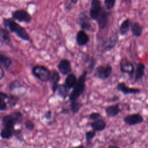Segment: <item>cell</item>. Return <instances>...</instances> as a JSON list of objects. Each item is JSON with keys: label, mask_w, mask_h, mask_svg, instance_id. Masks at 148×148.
I'll return each instance as SVG.
<instances>
[{"label": "cell", "mask_w": 148, "mask_h": 148, "mask_svg": "<svg viewBox=\"0 0 148 148\" xmlns=\"http://www.w3.org/2000/svg\"><path fill=\"white\" fill-rule=\"evenodd\" d=\"M2 23L5 28H8L11 32L15 34L21 40L24 41L29 40V35L26 29L17 23L12 18H3Z\"/></svg>", "instance_id": "obj_1"}, {"label": "cell", "mask_w": 148, "mask_h": 148, "mask_svg": "<svg viewBox=\"0 0 148 148\" xmlns=\"http://www.w3.org/2000/svg\"><path fill=\"white\" fill-rule=\"evenodd\" d=\"M87 75L88 72L87 70H85L77 79L76 83L68 97L71 102L77 101L79 98L83 94L86 88V81Z\"/></svg>", "instance_id": "obj_2"}, {"label": "cell", "mask_w": 148, "mask_h": 148, "mask_svg": "<svg viewBox=\"0 0 148 148\" xmlns=\"http://www.w3.org/2000/svg\"><path fill=\"white\" fill-rule=\"evenodd\" d=\"M23 119V114L21 112L16 111L3 116L2 118V123L3 127L14 129L16 124H20Z\"/></svg>", "instance_id": "obj_3"}, {"label": "cell", "mask_w": 148, "mask_h": 148, "mask_svg": "<svg viewBox=\"0 0 148 148\" xmlns=\"http://www.w3.org/2000/svg\"><path fill=\"white\" fill-rule=\"evenodd\" d=\"M31 72L36 78L42 82H46L49 80L50 71L43 65H36L34 66Z\"/></svg>", "instance_id": "obj_4"}, {"label": "cell", "mask_w": 148, "mask_h": 148, "mask_svg": "<svg viewBox=\"0 0 148 148\" xmlns=\"http://www.w3.org/2000/svg\"><path fill=\"white\" fill-rule=\"evenodd\" d=\"M77 22L82 30L84 31H94L90 22V18L88 17L86 11H82L79 13L77 18Z\"/></svg>", "instance_id": "obj_5"}, {"label": "cell", "mask_w": 148, "mask_h": 148, "mask_svg": "<svg viewBox=\"0 0 148 148\" xmlns=\"http://www.w3.org/2000/svg\"><path fill=\"white\" fill-rule=\"evenodd\" d=\"M112 71V66L109 64L99 65L95 69L94 76L101 80H106L110 77Z\"/></svg>", "instance_id": "obj_6"}, {"label": "cell", "mask_w": 148, "mask_h": 148, "mask_svg": "<svg viewBox=\"0 0 148 148\" xmlns=\"http://www.w3.org/2000/svg\"><path fill=\"white\" fill-rule=\"evenodd\" d=\"M120 69L122 73H126L128 75L130 79H132L135 72L133 64L126 57H123L120 61Z\"/></svg>", "instance_id": "obj_7"}, {"label": "cell", "mask_w": 148, "mask_h": 148, "mask_svg": "<svg viewBox=\"0 0 148 148\" xmlns=\"http://www.w3.org/2000/svg\"><path fill=\"white\" fill-rule=\"evenodd\" d=\"M12 17L14 20H17L19 22L29 23L32 17L30 14L24 9H17L12 13Z\"/></svg>", "instance_id": "obj_8"}, {"label": "cell", "mask_w": 148, "mask_h": 148, "mask_svg": "<svg viewBox=\"0 0 148 148\" xmlns=\"http://www.w3.org/2000/svg\"><path fill=\"white\" fill-rule=\"evenodd\" d=\"M103 6L102 3L98 0H92L91 2V6L89 10V16L91 20H97L100 13H101Z\"/></svg>", "instance_id": "obj_9"}, {"label": "cell", "mask_w": 148, "mask_h": 148, "mask_svg": "<svg viewBox=\"0 0 148 148\" xmlns=\"http://www.w3.org/2000/svg\"><path fill=\"white\" fill-rule=\"evenodd\" d=\"M119 40V34L117 32H113L110 36L105 40L102 45V50L103 51H109L112 50Z\"/></svg>", "instance_id": "obj_10"}, {"label": "cell", "mask_w": 148, "mask_h": 148, "mask_svg": "<svg viewBox=\"0 0 148 148\" xmlns=\"http://www.w3.org/2000/svg\"><path fill=\"white\" fill-rule=\"evenodd\" d=\"M111 14V12L109 10H106L103 8L101 13L97 19V23L98 27L101 29H104L109 23V16Z\"/></svg>", "instance_id": "obj_11"}, {"label": "cell", "mask_w": 148, "mask_h": 148, "mask_svg": "<svg viewBox=\"0 0 148 148\" xmlns=\"http://www.w3.org/2000/svg\"><path fill=\"white\" fill-rule=\"evenodd\" d=\"M123 121L130 126L141 124L143 121V117L139 113H133L127 115L123 119Z\"/></svg>", "instance_id": "obj_12"}, {"label": "cell", "mask_w": 148, "mask_h": 148, "mask_svg": "<svg viewBox=\"0 0 148 148\" xmlns=\"http://www.w3.org/2000/svg\"><path fill=\"white\" fill-rule=\"evenodd\" d=\"M60 79L61 77L60 73L57 71L55 69L50 71L49 81L51 83V89L53 93H55L57 91L58 86L59 85L58 83L60 81Z\"/></svg>", "instance_id": "obj_13"}, {"label": "cell", "mask_w": 148, "mask_h": 148, "mask_svg": "<svg viewBox=\"0 0 148 148\" xmlns=\"http://www.w3.org/2000/svg\"><path fill=\"white\" fill-rule=\"evenodd\" d=\"M116 89L122 92L124 95L128 94H139L140 92V89L135 87H130L127 86L124 82H120L117 84L116 86Z\"/></svg>", "instance_id": "obj_14"}, {"label": "cell", "mask_w": 148, "mask_h": 148, "mask_svg": "<svg viewBox=\"0 0 148 148\" xmlns=\"http://www.w3.org/2000/svg\"><path fill=\"white\" fill-rule=\"evenodd\" d=\"M59 72L63 75H68L71 73L72 66L71 62L67 59H62L57 66Z\"/></svg>", "instance_id": "obj_15"}, {"label": "cell", "mask_w": 148, "mask_h": 148, "mask_svg": "<svg viewBox=\"0 0 148 148\" xmlns=\"http://www.w3.org/2000/svg\"><path fill=\"white\" fill-rule=\"evenodd\" d=\"M90 38L86 31L83 30L79 31L76 35V42L79 46L86 45L89 42Z\"/></svg>", "instance_id": "obj_16"}, {"label": "cell", "mask_w": 148, "mask_h": 148, "mask_svg": "<svg viewBox=\"0 0 148 148\" xmlns=\"http://www.w3.org/2000/svg\"><path fill=\"white\" fill-rule=\"evenodd\" d=\"M121 112V109L120 107V103H117L113 105H109L105 108V113L108 117H113L117 116Z\"/></svg>", "instance_id": "obj_17"}, {"label": "cell", "mask_w": 148, "mask_h": 148, "mask_svg": "<svg viewBox=\"0 0 148 148\" xmlns=\"http://www.w3.org/2000/svg\"><path fill=\"white\" fill-rule=\"evenodd\" d=\"M145 65L142 62H138L136 65V68L135 70V76L134 80L135 82H139L142 80L143 76L145 75Z\"/></svg>", "instance_id": "obj_18"}, {"label": "cell", "mask_w": 148, "mask_h": 148, "mask_svg": "<svg viewBox=\"0 0 148 148\" xmlns=\"http://www.w3.org/2000/svg\"><path fill=\"white\" fill-rule=\"evenodd\" d=\"M92 130L95 132H100L104 130L106 127V123L103 119H98L92 121L91 124Z\"/></svg>", "instance_id": "obj_19"}, {"label": "cell", "mask_w": 148, "mask_h": 148, "mask_svg": "<svg viewBox=\"0 0 148 148\" xmlns=\"http://www.w3.org/2000/svg\"><path fill=\"white\" fill-rule=\"evenodd\" d=\"M130 28L132 35L136 37L141 36L143 32V27L138 21H133L131 23Z\"/></svg>", "instance_id": "obj_20"}, {"label": "cell", "mask_w": 148, "mask_h": 148, "mask_svg": "<svg viewBox=\"0 0 148 148\" xmlns=\"http://www.w3.org/2000/svg\"><path fill=\"white\" fill-rule=\"evenodd\" d=\"M11 41L9 31L0 25V42L3 44H9Z\"/></svg>", "instance_id": "obj_21"}, {"label": "cell", "mask_w": 148, "mask_h": 148, "mask_svg": "<svg viewBox=\"0 0 148 148\" xmlns=\"http://www.w3.org/2000/svg\"><path fill=\"white\" fill-rule=\"evenodd\" d=\"M77 79L76 78L75 75L73 73H71L69 75H68L66 77L65 79L64 84L68 88V90L73 88L76 83Z\"/></svg>", "instance_id": "obj_22"}, {"label": "cell", "mask_w": 148, "mask_h": 148, "mask_svg": "<svg viewBox=\"0 0 148 148\" xmlns=\"http://www.w3.org/2000/svg\"><path fill=\"white\" fill-rule=\"evenodd\" d=\"M12 64V59L0 51V65L6 69H8Z\"/></svg>", "instance_id": "obj_23"}, {"label": "cell", "mask_w": 148, "mask_h": 148, "mask_svg": "<svg viewBox=\"0 0 148 148\" xmlns=\"http://www.w3.org/2000/svg\"><path fill=\"white\" fill-rule=\"evenodd\" d=\"M131 25V21L127 18L124 20L121 24L119 27V33L121 35H125L130 30Z\"/></svg>", "instance_id": "obj_24"}, {"label": "cell", "mask_w": 148, "mask_h": 148, "mask_svg": "<svg viewBox=\"0 0 148 148\" xmlns=\"http://www.w3.org/2000/svg\"><path fill=\"white\" fill-rule=\"evenodd\" d=\"M14 129L3 127L0 131V137L3 139L6 140L11 139L13 136V131Z\"/></svg>", "instance_id": "obj_25"}, {"label": "cell", "mask_w": 148, "mask_h": 148, "mask_svg": "<svg viewBox=\"0 0 148 148\" xmlns=\"http://www.w3.org/2000/svg\"><path fill=\"white\" fill-rule=\"evenodd\" d=\"M69 90L64 84H59L57 90V94L60 97L65 99L69 97Z\"/></svg>", "instance_id": "obj_26"}, {"label": "cell", "mask_w": 148, "mask_h": 148, "mask_svg": "<svg viewBox=\"0 0 148 148\" xmlns=\"http://www.w3.org/2000/svg\"><path fill=\"white\" fill-rule=\"evenodd\" d=\"M9 98V95L6 92L0 91V111H4L7 109L8 104L6 101Z\"/></svg>", "instance_id": "obj_27"}, {"label": "cell", "mask_w": 148, "mask_h": 148, "mask_svg": "<svg viewBox=\"0 0 148 148\" xmlns=\"http://www.w3.org/2000/svg\"><path fill=\"white\" fill-rule=\"evenodd\" d=\"M82 106L83 105L77 101L70 102L69 109L71 110V112H72L73 114L77 113L79 111L80 108L82 107Z\"/></svg>", "instance_id": "obj_28"}, {"label": "cell", "mask_w": 148, "mask_h": 148, "mask_svg": "<svg viewBox=\"0 0 148 148\" xmlns=\"http://www.w3.org/2000/svg\"><path fill=\"white\" fill-rule=\"evenodd\" d=\"M18 101H19V97L18 96L13 95V94H9V98L7 100L8 106L9 105L10 108L14 107L17 104Z\"/></svg>", "instance_id": "obj_29"}, {"label": "cell", "mask_w": 148, "mask_h": 148, "mask_svg": "<svg viewBox=\"0 0 148 148\" xmlns=\"http://www.w3.org/2000/svg\"><path fill=\"white\" fill-rule=\"evenodd\" d=\"M96 136V132L94 130H90L86 132L85 136H86V143L88 146H91L92 145V140Z\"/></svg>", "instance_id": "obj_30"}, {"label": "cell", "mask_w": 148, "mask_h": 148, "mask_svg": "<svg viewBox=\"0 0 148 148\" xmlns=\"http://www.w3.org/2000/svg\"><path fill=\"white\" fill-rule=\"evenodd\" d=\"M77 0H71L66 1L64 4V9L66 11L69 12L72 10L73 7L77 3Z\"/></svg>", "instance_id": "obj_31"}, {"label": "cell", "mask_w": 148, "mask_h": 148, "mask_svg": "<svg viewBox=\"0 0 148 148\" xmlns=\"http://www.w3.org/2000/svg\"><path fill=\"white\" fill-rule=\"evenodd\" d=\"M21 87H23V86L19 82V81L17 80H14L9 84V89L10 91H12L16 88H19Z\"/></svg>", "instance_id": "obj_32"}, {"label": "cell", "mask_w": 148, "mask_h": 148, "mask_svg": "<svg viewBox=\"0 0 148 148\" xmlns=\"http://www.w3.org/2000/svg\"><path fill=\"white\" fill-rule=\"evenodd\" d=\"M24 127L25 128L28 130V131H32L34 130L35 128V124L34 123L30 120H27L24 121Z\"/></svg>", "instance_id": "obj_33"}, {"label": "cell", "mask_w": 148, "mask_h": 148, "mask_svg": "<svg viewBox=\"0 0 148 148\" xmlns=\"http://www.w3.org/2000/svg\"><path fill=\"white\" fill-rule=\"evenodd\" d=\"M13 136L21 142L23 140V135L22 134V130L21 129H14L13 131Z\"/></svg>", "instance_id": "obj_34"}, {"label": "cell", "mask_w": 148, "mask_h": 148, "mask_svg": "<svg viewBox=\"0 0 148 148\" xmlns=\"http://www.w3.org/2000/svg\"><path fill=\"white\" fill-rule=\"evenodd\" d=\"M116 3L115 0H105L104 1V4L105 6L106 9L108 10H110L112 9Z\"/></svg>", "instance_id": "obj_35"}, {"label": "cell", "mask_w": 148, "mask_h": 148, "mask_svg": "<svg viewBox=\"0 0 148 148\" xmlns=\"http://www.w3.org/2000/svg\"><path fill=\"white\" fill-rule=\"evenodd\" d=\"M88 117L90 119L92 120H97L98 119H101L102 118L101 114L99 113L98 112H92L91 114H89Z\"/></svg>", "instance_id": "obj_36"}, {"label": "cell", "mask_w": 148, "mask_h": 148, "mask_svg": "<svg viewBox=\"0 0 148 148\" xmlns=\"http://www.w3.org/2000/svg\"><path fill=\"white\" fill-rule=\"evenodd\" d=\"M52 112L50 110H46L44 113V118L46 120H50L51 118Z\"/></svg>", "instance_id": "obj_37"}, {"label": "cell", "mask_w": 148, "mask_h": 148, "mask_svg": "<svg viewBox=\"0 0 148 148\" xmlns=\"http://www.w3.org/2000/svg\"><path fill=\"white\" fill-rule=\"evenodd\" d=\"M119 99H120V98H119V96H117V95H114L113 97H111L110 98H109V99H108V101H109V102H115V101H118Z\"/></svg>", "instance_id": "obj_38"}, {"label": "cell", "mask_w": 148, "mask_h": 148, "mask_svg": "<svg viewBox=\"0 0 148 148\" xmlns=\"http://www.w3.org/2000/svg\"><path fill=\"white\" fill-rule=\"evenodd\" d=\"M5 76V72L2 67L0 65V80H2Z\"/></svg>", "instance_id": "obj_39"}, {"label": "cell", "mask_w": 148, "mask_h": 148, "mask_svg": "<svg viewBox=\"0 0 148 148\" xmlns=\"http://www.w3.org/2000/svg\"><path fill=\"white\" fill-rule=\"evenodd\" d=\"M71 112V110L69 109L68 108H63L61 112V113L64 114H69Z\"/></svg>", "instance_id": "obj_40"}, {"label": "cell", "mask_w": 148, "mask_h": 148, "mask_svg": "<svg viewBox=\"0 0 148 148\" xmlns=\"http://www.w3.org/2000/svg\"><path fill=\"white\" fill-rule=\"evenodd\" d=\"M70 148H86V147L83 145H80L77 146H74V147H72Z\"/></svg>", "instance_id": "obj_41"}, {"label": "cell", "mask_w": 148, "mask_h": 148, "mask_svg": "<svg viewBox=\"0 0 148 148\" xmlns=\"http://www.w3.org/2000/svg\"><path fill=\"white\" fill-rule=\"evenodd\" d=\"M108 148H120L119 146H116V145H109Z\"/></svg>", "instance_id": "obj_42"}]
</instances>
